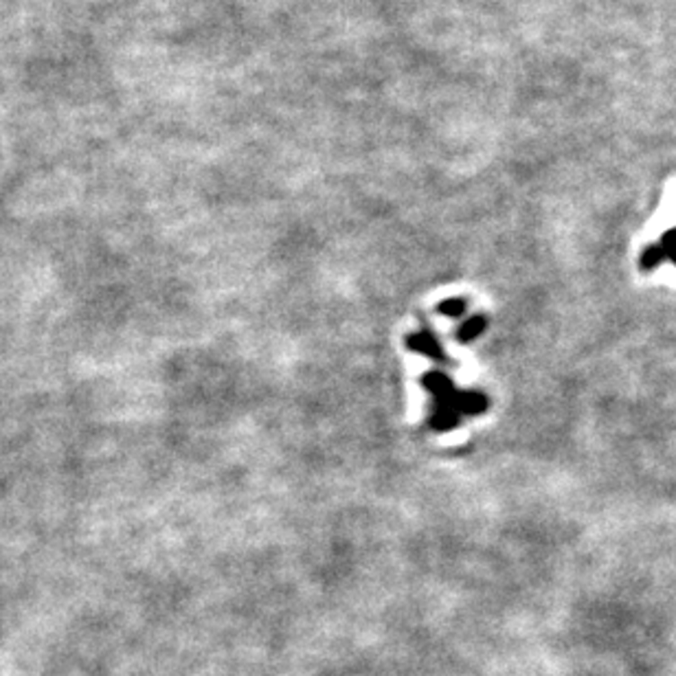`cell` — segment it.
Returning <instances> with one entry per match:
<instances>
[{
	"instance_id": "6da1fadb",
	"label": "cell",
	"mask_w": 676,
	"mask_h": 676,
	"mask_svg": "<svg viewBox=\"0 0 676 676\" xmlns=\"http://www.w3.org/2000/svg\"><path fill=\"white\" fill-rule=\"evenodd\" d=\"M426 387L435 391V417H433V426L437 431H451L459 422L461 413H470L478 416L487 408V398L478 391H463L459 393L452 387V382L443 373H431L426 380Z\"/></svg>"
},
{
	"instance_id": "7a4b0ae2",
	"label": "cell",
	"mask_w": 676,
	"mask_h": 676,
	"mask_svg": "<svg viewBox=\"0 0 676 676\" xmlns=\"http://www.w3.org/2000/svg\"><path fill=\"white\" fill-rule=\"evenodd\" d=\"M665 259H670L672 264H676V229L668 231L661 240V244L656 246H648L641 255V268L644 270H653L659 264H663Z\"/></svg>"
},
{
	"instance_id": "3957f363",
	"label": "cell",
	"mask_w": 676,
	"mask_h": 676,
	"mask_svg": "<svg viewBox=\"0 0 676 676\" xmlns=\"http://www.w3.org/2000/svg\"><path fill=\"white\" fill-rule=\"evenodd\" d=\"M483 329H486V319H483V317H472V319H468L466 323L461 325V328H459L457 338H461L463 343H468V340L477 338L478 334L483 332Z\"/></svg>"
},
{
	"instance_id": "277c9868",
	"label": "cell",
	"mask_w": 676,
	"mask_h": 676,
	"mask_svg": "<svg viewBox=\"0 0 676 676\" xmlns=\"http://www.w3.org/2000/svg\"><path fill=\"white\" fill-rule=\"evenodd\" d=\"M463 310H466V303L459 299H448L439 305V312L446 314V317H461Z\"/></svg>"
}]
</instances>
